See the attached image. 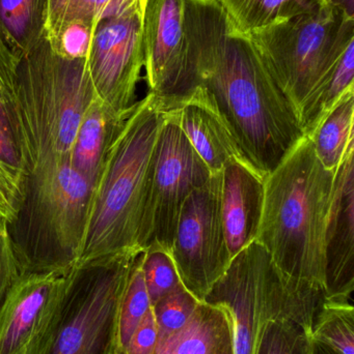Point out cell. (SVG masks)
<instances>
[{
  "mask_svg": "<svg viewBox=\"0 0 354 354\" xmlns=\"http://www.w3.org/2000/svg\"><path fill=\"white\" fill-rule=\"evenodd\" d=\"M96 97L87 58L60 55L46 35L21 58L8 118L24 177L70 162L83 114Z\"/></svg>",
  "mask_w": 354,
  "mask_h": 354,
  "instance_id": "obj_4",
  "label": "cell"
},
{
  "mask_svg": "<svg viewBox=\"0 0 354 354\" xmlns=\"http://www.w3.org/2000/svg\"><path fill=\"white\" fill-rule=\"evenodd\" d=\"M143 255V251L135 259L121 301L118 322L120 354L124 353L133 333L152 307L141 270Z\"/></svg>",
  "mask_w": 354,
  "mask_h": 354,
  "instance_id": "obj_24",
  "label": "cell"
},
{
  "mask_svg": "<svg viewBox=\"0 0 354 354\" xmlns=\"http://www.w3.org/2000/svg\"><path fill=\"white\" fill-rule=\"evenodd\" d=\"M127 118H116L110 115L98 97L83 114L73 143L70 162L72 167L93 187L101 174L110 145L124 126Z\"/></svg>",
  "mask_w": 354,
  "mask_h": 354,
  "instance_id": "obj_18",
  "label": "cell"
},
{
  "mask_svg": "<svg viewBox=\"0 0 354 354\" xmlns=\"http://www.w3.org/2000/svg\"><path fill=\"white\" fill-rule=\"evenodd\" d=\"M309 137L321 165L336 171L354 142V89L347 91Z\"/></svg>",
  "mask_w": 354,
  "mask_h": 354,
  "instance_id": "obj_20",
  "label": "cell"
},
{
  "mask_svg": "<svg viewBox=\"0 0 354 354\" xmlns=\"http://www.w3.org/2000/svg\"><path fill=\"white\" fill-rule=\"evenodd\" d=\"M95 27L85 23L67 25L53 39H48L54 52L70 58H87Z\"/></svg>",
  "mask_w": 354,
  "mask_h": 354,
  "instance_id": "obj_29",
  "label": "cell"
},
{
  "mask_svg": "<svg viewBox=\"0 0 354 354\" xmlns=\"http://www.w3.org/2000/svg\"><path fill=\"white\" fill-rule=\"evenodd\" d=\"M91 191L71 162L24 177L22 203L10 226L21 274L76 266Z\"/></svg>",
  "mask_w": 354,
  "mask_h": 354,
  "instance_id": "obj_5",
  "label": "cell"
},
{
  "mask_svg": "<svg viewBox=\"0 0 354 354\" xmlns=\"http://www.w3.org/2000/svg\"><path fill=\"white\" fill-rule=\"evenodd\" d=\"M147 0H49L46 37L53 39L71 23L97 26L104 19L125 12Z\"/></svg>",
  "mask_w": 354,
  "mask_h": 354,
  "instance_id": "obj_22",
  "label": "cell"
},
{
  "mask_svg": "<svg viewBox=\"0 0 354 354\" xmlns=\"http://www.w3.org/2000/svg\"><path fill=\"white\" fill-rule=\"evenodd\" d=\"M143 54L149 93L164 111L176 109L193 91L184 23V0H147Z\"/></svg>",
  "mask_w": 354,
  "mask_h": 354,
  "instance_id": "obj_13",
  "label": "cell"
},
{
  "mask_svg": "<svg viewBox=\"0 0 354 354\" xmlns=\"http://www.w3.org/2000/svg\"><path fill=\"white\" fill-rule=\"evenodd\" d=\"M49 0H0V37L21 59L46 35Z\"/></svg>",
  "mask_w": 354,
  "mask_h": 354,
  "instance_id": "obj_19",
  "label": "cell"
},
{
  "mask_svg": "<svg viewBox=\"0 0 354 354\" xmlns=\"http://www.w3.org/2000/svg\"><path fill=\"white\" fill-rule=\"evenodd\" d=\"M19 59L0 37V104L10 109L16 88Z\"/></svg>",
  "mask_w": 354,
  "mask_h": 354,
  "instance_id": "obj_32",
  "label": "cell"
},
{
  "mask_svg": "<svg viewBox=\"0 0 354 354\" xmlns=\"http://www.w3.org/2000/svg\"><path fill=\"white\" fill-rule=\"evenodd\" d=\"M153 354H235L230 313L201 301L182 328L157 341Z\"/></svg>",
  "mask_w": 354,
  "mask_h": 354,
  "instance_id": "obj_17",
  "label": "cell"
},
{
  "mask_svg": "<svg viewBox=\"0 0 354 354\" xmlns=\"http://www.w3.org/2000/svg\"><path fill=\"white\" fill-rule=\"evenodd\" d=\"M326 295L301 288L283 276L258 241L237 254L205 301L230 313L235 354H255L266 320L287 317L311 335Z\"/></svg>",
  "mask_w": 354,
  "mask_h": 354,
  "instance_id": "obj_7",
  "label": "cell"
},
{
  "mask_svg": "<svg viewBox=\"0 0 354 354\" xmlns=\"http://www.w3.org/2000/svg\"><path fill=\"white\" fill-rule=\"evenodd\" d=\"M20 274L10 224L0 220V305L8 289Z\"/></svg>",
  "mask_w": 354,
  "mask_h": 354,
  "instance_id": "obj_31",
  "label": "cell"
},
{
  "mask_svg": "<svg viewBox=\"0 0 354 354\" xmlns=\"http://www.w3.org/2000/svg\"><path fill=\"white\" fill-rule=\"evenodd\" d=\"M212 174L189 143L172 111L158 135L147 209L139 248L170 253L183 204Z\"/></svg>",
  "mask_w": 354,
  "mask_h": 354,
  "instance_id": "obj_9",
  "label": "cell"
},
{
  "mask_svg": "<svg viewBox=\"0 0 354 354\" xmlns=\"http://www.w3.org/2000/svg\"><path fill=\"white\" fill-rule=\"evenodd\" d=\"M157 341V324L151 307L133 333L123 354H153Z\"/></svg>",
  "mask_w": 354,
  "mask_h": 354,
  "instance_id": "obj_33",
  "label": "cell"
},
{
  "mask_svg": "<svg viewBox=\"0 0 354 354\" xmlns=\"http://www.w3.org/2000/svg\"><path fill=\"white\" fill-rule=\"evenodd\" d=\"M200 303L182 285L152 306L157 324L158 340L182 328Z\"/></svg>",
  "mask_w": 354,
  "mask_h": 354,
  "instance_id": "obj_28",
  "label": "cell"
},
{
  "mask_svg": "<svg viewBox=\"0 0 354 354\" xmlns=\"http://www.w3.org/2000/svg\"><path fill=\"white\" fill-rule=\"evenodd\" d=\"M141 252L76 266L55 330L42 354H120L121 301Z\"/></svg>",
  "mask_w": 354,
  "mask_h": 354,
  "instance_id": "obj_8",
  "label": "cell"
},
{
  "mask_svg": "<svg viewBox=\"0 0 354 354\" xmlns=\"http://www.w3.org/2000/svg\"><path fill=\"white\" fill-rule=\"evenodd\" d=\"M76 266L20 274L0 305V354H42L47 347Z\"/></svg>",
  "mask_w": 354,
  "mask_h": 354,
  "instance_id": "obj_12",
  "label": "cell"
},
{
  "mask_svg": "<svg viewBox=\"0 0 354 354\" xmlns=\"http://www.w3.org/2000/svg\"><path fill=\"white\" fill-rule=\"evenodd\" d=\"M255 354H312L311 335L287 317L266 320Z\"/></svg>",
  "mask_w": 354,
  "mask_h": 354,
  "instance_id": "obj_26",
  "label": "cell"
},
{
  "mask_svg": "<svg viewBox=\"0 0 354 354\" xmlns=\"http://www.w3.org/2000/svg\"><path fill=\"white\" fill-rule=\"evenodd\" d=\"M164 118L157 97L148 93L110 145L91 191L77 266L143 251L139 239Z\"/></svg>",
  "mask_w": 354,
  "mask_h": 354,
  "instance_id": "obj_3",
  "label": "cell"
},
{
  "mask_svg": "<svg viewBox=\"0 0 354 354\" xmlns=\"http://www.w3.org/2000/svg\"><path fill=\"white\" fill-rule=\"evenodd\" d=\"M312 345V354H338L336 351H333L330 347L318 342V341L313 340L311 338Z\"/></svg>",
  "mask_w": 354,
  "mask_h": 354,
  "instance_id": "obj_36",
  "label": "cell"
},
{
  "mask_svg": "<svg viewBox=\"0 0 354 354\" xmlns=\"http://www.w3.org/2000/svg\"><path fill=\"white\" fill-rule=\"evenodd\" d=\"M354 89V41L349 44L339 59L330 80L318 95L303 124L305 136H310L322 118L338 103L339 100Z\"/></svg>",
  "mask_w": 354,
  "mask_h": 354,
  "instance_id": "obj_25",
  "label": "cell"
},
{
  "mask_svg": "<svg viewBox=\"0 0 354 354\" xmlns=\"http://www.w3.org/2000/svg\"><path fill=\"white\" fill-rule=\"evenodd\" d=\"M108 354H118V353H116V351H112V353H109Z\"/></svg>",
  "mask_w": 354,
  "mask_h": 354,
  "instance_id": "obj_37",
  "label": "cell"
},
{
  "mask_svg": "<svg viewBox=\"0 0 354 354\" xmlns=\"http://www.w3.org/2000/svg\"><path fill=\"white\" fill-rule=\"evenodd\" d=\"M247 35L292 104L303 128L339 59L354 41V18L324 1L313 12Z\"/></svg>",
  "mask_w": 354,
  "mask_h": 354,
  "instance_id": "obj_6",
  "label": "cell"
},
{
  "mask_svg": "<svg viewBox=\"0 0 354 354\" xmlns=\"http://www.w3.org/2000/svg\"><path fill=\"white\" fill-rule=\"evenodd\" d=\"M0 160L24 176L6 108L0 104Z\"/></svg>",
  "mask_w": 354,
  "mask_h": 354,
  "instance_id": "obj_34",
  "label": "cell"
},
{
  "mask_svg": "<svg viewBox=\"0 0 354 354\" xmlns=\"http://www.w3.org/2000/svg\"><path fill=\"white\" fill-rule=\"evenodd\" d=\"M193 91L213 100L247 165L266 178L305 136L288 97L220 0H184Z\"/></svg>",
  "mask_w": 354,
  "mask_h": 354,
  "instance_id": "obj_1",
  "label": "cell"
},
{
  "mask_svg": "<svg viewBox=\"0 0 354 354\" xmlns=\"http://www.w3.org/2000/svg\"><path fill=\"white\" fill-rule=\"evenodd\" d=\"M265 178L231 160L222 168L220 209L227 245L234 258L257 239L263 214Z\"/></svg>",
  "mask_w": 354,
  "mask_h": 354,
  "instance_id": "obj_15",
  "label": "cell"
},
{
  "mask_svg": "<svg viewBox=\"0 0 354 354\" xmlns=\"http://www.w3.org/2000/svg\"><path fill=\"white\" fill-rule=\"evenodd\" d=\"M24 176L0 160V220L15 222L23 199Z\"/></svg>",
  "mask_w": 354,
  "mask_h": 354,
  "instance_id": "obj_30",
  "label": "cell"
},
{
  "mask_svg": "<svg viewBox=\"0 0 354 354\" xmlns=\"http://www.w3.org/2000/svg\"><path fill=\"white\" fill-rule=\"evenodd\" d=\"M311 338L338 354H354L353 304L326 299L314 320Z\"/></svg>",
  "mask_w": 354,
  "mask_h": 354,
  "instance_id": "obj_23",
  "label": "cell"
},
{
  "mask_svg": "<svg viewBox=\"0 0 354 354\" xmlns=\"http://www.w3.org/2000/svg\"><path fill=\"white\" fill-rule=\"evenodd\" d=\"M222 171L185 200L177 223L170 254L183 286L205 301L232 262L220 209Z\"/></svg>",
  "mask_w": 354,
  "mask_h": 354,
  "instance_id": "obj_10",
  "label": "cell"
},
{
  "mask_svg": "<svg viewBox=\"0 0 354 354\" xmlns=\"http://www.w3.org/2000/svg\"><path fill=\"white\" fill-rule=\"evenodd\" d=\"M147 2L98 23L87 62L96 95L110 115L127 118L136 104L145 62L143 15Z\"/></svg>",
  "mask_w": 354,
  "mask_h": 354,
  "instance_id": "obj_11",
  "label": "cell"
},
{
  "mask_svg": "<svg viewBox=\"0 0 354 354\" xmlns=\"http://www.w3.org/2000/svg\"><path fill=\"white\" fill-rule=\"evenodd\" d=\"M234 26L245 35L317 10L324 0H220Z\"/></svg>",
  "mask_w": 354,
  "mask_h": 354,
  "instance_id": "obj_21",
  "label": "cell"
},
{
  "mask_svg": "<svg viewBox=\"0 0 354 354\" xmlns=\"http://www.w3.org/2000/svg\"><path fill=\"white\" fill-rule=\"evenodd\" d=\"M143 280L151 305L182 286L172 256L158 248H148L141 260Z\"/></svg>",
  "mask_w": 354,
  "mask_h": 354,
  "instance_id": "obj_27",
  "label": "cell"
},
{
  "mask_svg": "<svg viewBox=\"0 0 354 354\" xmlns=\"http://www.w3.org/2000/svg\"><path fill=\"white\" fill-rule=\"evenodd\" d=\"M335 174L321 165L312 141L303 136L265 178L256 239L285 278L324 295V241Z\"/></svg>",
  "mask_w": 354,
  "mask_h": 354,
  "instance_id": "obj_2",
  "label": "cell"
},
{
  "mask_svg": "<svg viewBox=\"0 0 354 354\" xmlns=\"http://www.w3.org/2000/svg\"><path fill=\"white\" fill-rule=\"evenodd\" d=\"M168 111L174 113L181 130L212 174L222 171L231 160L247 165L213 100L205 89L195 87L176 109Z\"/></svg>",
  "mask_w": 354,
  "mask_h": 354,
  "instance_id": "obj_16",
  "label": "cell"
},
{
  "mask_svg": "<svg viewBox=\"0 0 354 354\" xmlns=\"http://www.w3.org/2000/svg\"><path fill=\"white\" fill-rule=\"evenodd\" d=\"M324 253L326 299L351 301L354 291V142L335 174Z\"/></svg>",
  "mask_w": 354,
  "mask_h": 354,
  "instance_id": "obj_14",
  "label": "cell"
},
{
  "mask_svg": "<svg viewBox=\"0 0 354 354\" xmlns=\"http://www.w3.org/2000/svg\"><path fill=\"white\" fill-rule=\"evenodd\" d=\"M324 1L342 10L351 18H354V0H324Z\"/></svg>",
  "mask_w": 354,
  "mask_h": 354,
  "instance_id": "obj_35",
  "label": "cell"
}]
</instances>
